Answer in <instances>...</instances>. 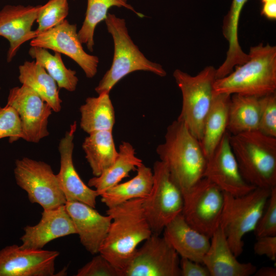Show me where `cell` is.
I'll use <instances>...</instances> for the list:
<instances>
[{
  "mask_svg": "<svg viewBox=\"0 0 276 276\" xmlns=\"http://www.w3.org/2000/svg\"><path fill=\"white\" fill-rule=\"evenodd\" d=\"M80 127L88 134L98 131H112L115 114L109 93L88 97L80 106Z\"/></svg>",
  "mask_w": 276,
  "mask_h": 276,
  "instance_id": "f1b7e54d",
  "label": "cell"
},
{
  "mask_svg": "<svg viewBox=\"0 0 276 276\" xmlns=\"http://www.w3.org/2000/svg\"><path fill=\"white\" fill-rule=\"evenodd\" d=\"M261 14L270 20L276 19V1L262 3Z\"/></svg>",
  "mask_w": 276,
  "mask_h": 276,
  "instance_id": "f35d334b",
  "label": "cell"
},
{
  "mask_svg": "<svg viewBox=\"0 0 276 276\" xmlns=\"http://www.w3.org/2000/svg\"><path fill=\"white\" fill-rule=\"evenodd\" d=\"M7 104L19 115L22 139L37 143L49 135L48 120L53 110L33 89L24 84L11 88Z\"/></svg>",
  "mask_w": 276,
  "mask_h": 276,
  "instance_id": "7c38bea8",
  "label": "cell"
},
{
  "mask_svg": "<svg viewBox=\"0 0 276 276\" xmlns=\"http://www.w3.org/2000/svg\"><path fill=\"white\" fill-rule=\"evenodd\" d=\"M210 239V247L202 259L210 276H249L255 273L256 266L237 260L220 226Z\"/></svg>",
  "mask_w": 276,
  "mask_h": 276,
  "instance_id": "ffe728a7",
  "label": "cell"
},
{
  "mask_svg": "<svg viewBox=\"0 0 276 276\" xmlns=\"http://www.w3.org/2000/svg\"><path fill=\"white\" fill-rule=\"evenodd\" d=\"M29 54L45 70L55 81L58 87L69 91L76 90L78 82L76 72L65 66L61 53L55 52L53 55L46 49L31 46Z\"/></svg>",
  "mask_w": 276,
  "mask_h": 276,
  "instance_id": "4dcf8cb0",
  "label": "cell"
},
{
  "mask_svg": "<svg viewBox=\"0 0 276 276\" xmlns=\"http://www.w3.org/2000/svg\"><path fill=\"white\" fill-rule=\"evenodd\" d=\"M114 6L124 7L140 17L144 16L128 4L127 0H87L85 18L81 29L78 32V36L81 43L85 44L89 51L93 52L94 50V36L96 26L105 19L108 10Z\"/></svg>",
  "mask_w": 276,
  "mask_h": 276,
  "instance_id": "f546056e",
  "label": "cell"
},
{
  "mask_svg": "<svg viewBox=\"0 0 276 276\" xmlns=\"http://www.w3.org/2000/svg\"><path fill=\"white\" fill-rule=\"evenodd\" d=\"M248 1L233 0L229 10L224 17L222 32L228 42V48L224 61L216 70V79L225 77L234 70L235 66L243 64L248 59V55L242 50L238 38L240 15Z\"/></svg>",
  "mask_w": 276,
  "mask_h": 276,
  "instance_id": "7402d4cb",
  "label": "cell"
},
{
  "mask_svg": "<svg viewBox=\"0 0 276 276\" xmlns=\"http://www.w3.org/2000/svg\"><path fill=\"white\" fill-rule=\"evenodd\" d=\"M156 151L182 193L203 177L207 159L200 141L177 119L167 127Z\"/></svg>",
  "mask_w": 276,
  "mask_h": 276,
  "instance_id": "7a4b0ae2",
  "label": "cell"
},
{
  "mask_svg": "<svg viewBox=\"0 0 276 276\" xmlns=\"http://www.w3.org/2000/svg\"><path fill=\"white\" fill-rule=\"evenodd\" d=\"M229 142L248 183L256 188L276 187V138L256 130L230 134Z\"/></svg>",
  "mask_w": 276,
  "mask_h": 276,
  "instance_id": "277c9868",
  "label": "cell"
},
{
  "mask_svg": "<svg viewBox=\"0 0 276 276\" xmlns=\"http://www.w3.org/2000/svg\"><path fill=\"white\" fill-rule=\"evenodd\" d=\"M65 206L82 245L91 254H99L111 222V216L102 215L95 208L77 201H67Z\"/></svg>",
  "mask_w": 276,
  "mask_h": 276,
  "instance_id": "e0dca14e",
  "label": "cell"
},
{
  "mask_svg": "<svg viewBox=\"0 0 276 276\" xmlns=\"http://www.w3.org/2000/svg\"><path fill=\"white\" fill-rule=\"evenodd\" d=\"M59 252L22 248L16 244L0 250V276H52Z\"/></svg>",
  "mask_w": 276,
  "mask_h": 276,
  "instance_id": "9a60e30c",
  "label": "cell"
},
{
  "mask_svg": "<svg viewBox=\"0 0 276 276\" xmlns=\"http://www.w3.org/2000/svg\"><path fill=\"white\" fill-rule=\"evenodd\" d=\"M104 20L113 39L114 54L111 67L95 88L98 95L109 93L120 80L137 71L150 72L162 77L166 76L163 66L149 60L134 43L124 19L108 13Z\"/></svg>",
  "mask_w": 276,
  "mask_h": 276,
  "instance_id": "5b68a950",
  "label": "cell"
},
{
  "mask_svg": "<svg viewBox=\"0 0 276 276\" xmlns=\"http://www.w3.org/2000/svg\"><path fill=\"white\" fill-rule=\"evenodd\" d=\"M224 193V205L219 226L234 255L243 251V237L254 231L264 210L271 189L256 188L242 196Z\"/></svg>",
  "mask_w": 276,
  "mask_h": 276,
  "instance_id": "8992f818",
  "label": "cell"
},
{
  "mask_svg": "<svg viewBox=\"0 0 276 276\" xmlns=\"http://www.w3.org/2000/svg\"><path fill=\"white\" fill-rule=\"evenodd\" d=\"M143 163L135 155V149L129 142H123L119 146L118 156L114 163L99 176H94L88 181L89 187H94L99 194L118 184L129 173L136 170Z\"/></svg>",
  "mask_w": 276,
  "mask_h": 276,
  "instance_id": "d4e9b609",
  "label": "cell"
},
{
  "mask_svg": "<svg viewBox=\"0 0 276 276\" xmlns=\"http://www.w3.org/2000/svg\"><path fill=\"white\" fill-rule=\"evenodd\" d=\"M41 5H6L0 10V36L9 42L7 60L10 62L25 42L37 34L32 27L36 21Z\"/></svg>",
  "mask_w": 276,
  "mask_h": 276,
  "instance_id": "ac0fdd59",
  "label": "cell"
},
{
  "mask_svg": "<svg viewBox=\"0 0 276 276\" xmlns=\"http://www.w3.org/2000/svg\"><path fill=\"white\" fill-rule=\"evenodd\" d=\"M261 1L262 3H264L266 2H271L273 1H276V0H261Z\"/></svg>",
  "mask_w": 276,
  "mask_h": 276,
  "instance_id": "60d3db41",
  "label": "cell"
},
{
  "mask_svg": "<svg viewBox=\"0 0 276 276\" xmlns=\"http://www.w3.org/2000/svg\"><path fill=\"white\" fill-rule=\"evenodd\" d=\"M255 276H275V268L269 266L262 267L256 270L254 274Z\"/></svg>",
  "mask_w": 276,
  "mask_h": 276,
  "instance_id": "ab89813d",
  "label": "cell"
},
{
  "mask_svg": "<svg viewBox=\"0 0 276 276\" xmlns=\"http://www.w3.org/2000/svg\"><path fill=\"white\" fill-rule=\"evenodd\" d=\"M136 170V175L130 180L119 183L100 194L101 201L108 208L131 199L145 198L149 195L153 185V171L143 163Z\"/></svg>",
  "mask_w": 276,
  "mask_h": 276,
  "instance_id": "cb8c5ba5",
  "label": "cell"
},
{
  "mask_svg": "<svg viewBox=\"0 0 276 276\" xmlns=\"http://www.w3.org/2000/svg\"><path fill=\"white\" fill-rule=\"evenodd\" d=\"M259 117L260 97L231 95L227 126L230 134L258 130Z\"/></svg>",
  "mask_w": 276,
  "mask_h": 276,
  "instance_id": "83f0119b",
  "label": "cell"
},
{
  "mask_svg": "<svg viewBox=\"0 0 276 276\" xmlns=\"http://www.w3.org/2000/svg\"><path fill=\"white\" fill-rule=\"evenodd\" d=\"M229 135L226 131L207 159L203 177L215 184L224 193L236 196H242L256 188L248 183L242 177L231 146Z\"/></svg>",
  "mask_w": 276,
  "mask_h": 276,
  "instance_id": "5bb4252c",
  "label": "cell"
},
{
  "mask_svg": "<svg viewBox=\"0 0 276 276\" xmlns=\"http://www.w3.org/2000/svg\"><path fill=\"white\" fill-rule=\"evenodd\" d=\"M19 82L33 89L54 112L61 109L58 85L45 70L35 61H26L19 66Z\"/></svg>",
  "mask_w": 276,
  "mask_h": 276,
  "instance_id": "484cf974",
  "label": "cell"
},
{
  "mask_svg": "<svg viewBox=\"0 0 276 276\" xmlns=\"http://www.w3.org/2000/svg\"><path fill=\"white\" fill-rule=\"evenodd\" d=\"M248 60L215 80V94L261 97L276 92V47L269 44L250 48Z\"/></svg>",
  "mask_w": 276,
  "mask_h": 276,
  "instance_id": "3957f363",
  "label": "cell"
},
{
  "mask_svg": "<svg viewBox=\"0 0 276 276\" xmlns=\"http://www.w3.org/2000/svg\"><path fill=\"white\" fill-rule=\"evenodd\" d=\"M76 275L121 276V274L105 257L99 254L79 269Z\"/></svg>",
  "mask_w": 276,
  "mask_h": 276,
  "instance_id": "d590c367",
  "label": "cell"
},
{
  "mask_svg": "<svg viewBox=\"0 0 276 276\" xmlns=\"http://www.w3.org/2000/svg\"><path fill=\"white\" fill-rule=\"evenodd\" d=\"M124 276H181L179 255L164 236L152 233L137 249Z\"/></svg>",
  "mask_w": 276,
  "mask_h": 276,
  "instance_id": "8fae6325",
  "label": "cell"
},
{
  "mask_svg": "<svg viewBox=\"0 0 276 276\" xmlns=\"http://www.w3.org/2000/svg\"><path fill=\"white\" fill-rule=\"evenodd\" d=\"M68 10V0H49L41 5L36 20L37 35L63 21Z\"/></svg>",
  "mask_w": 276,
  "mask_h": 276,
  "instance_id": "1f68e13d",
  "label": "cell"
},
{
  "mask_svg": "<svg viewBox=\"0 0 276 276\" xmlns=\"http://www.w3.org/2000/svg\"><path fill=\"white\" fill-rule=\"evenodd\" d=\"M5 137H8L11 143L22 137L19 115L7 104L0 106V139Z\"/></svg>",
  "mask_w": 276,
  "mask_h": 276,
  "instance_id": "836d02e7",
  "label": "cell"
},
{
  "mask_svg": "<svg viewBox=\"0 0 276 276\" xmlns=\"http://www.w3.org/2000/svg\"><path fill=\"white\" fill-rule=\"evenodd\" d=\"M144 199H131L106 211L112 220L99 253L119 271L121 276H124L131 263L137 246L152 234L144 213Z\"/></svg>",
  "mask_w": 276,
  "mask_h": 276,
  "instance_id": "6da1fadb",
  "label": "cell"
},
{
  "mask_svg": "<svg viewBox=\"0 0 276 276\" xmlns=\"http://www.w3.org/2000/svg\"><path fill=\"white\" fill-rule=\"evenodd\" d=\"M201 263L181 258L180 268L181 276H210L207 268Z\"/></svg>",
  "mask_w": 276,
  "mask_h": 276,
  "instance_id": "74e56055",
  "label": "cell"
},
{
  "mask_svg": "<svg viewBox=\"0 0 276 276\" xmlns=\"http://www.w3.org/2000/svg\"><path fill=\"white\" fill-rule=\"evenodd\" d=\"M30 44L69 57L80 66L87 78L94 77L97 73L99 58L84 51L78 36L77 25L71 24L66 19L38 34Z\"/></svg>",
  "mask_w": 276,
  "mask_h": 276,
  "instance_id": "4fadbf2b",
  "label": "cell"
},
{
  "mask_svg": "<svg viewBox=\"0 0 276 276\" xmlns=\"http://www.w3.org/2000/svg\"><path fill=\"white\" fill-rule=\"evenodd\" d=\"M258 131L276 138V92L260 97Z\"/></svg>",
  "mask_w": 276,
  "mask_h": 276,
  "instance_id": "d6a6232c",
  "label": "cell"
},
{
  "mask_svg": "<svg viewBox=\"0 0 276 276\" xmlns=\"http://www.w3.org/2000/svg\"><path fill=\"white\" fill-rule=\"evenodd\" d=\"M254 231L257 237L276 236V187L271 189L266 206Z\"/></svg>",
  "mask_w": 276,
  "mask_h": 276,
  "instance_id": "e575fe53",
  "label": "cell"
},
{
  "mask_svg": "<svg viewBox=\"0 0 276 276\" xmlns=\"http://www.w3.org/2000/svg\"><path fill=\"white\" fill-rule=\"evenodd\" d=\"M14 173L17 185L27 193L31 203L39 204L43 210L65 204L56 175L46 163L23 157L16 160Z\"/></svg>",
  "mask_w": 276,
  "mask_h": 276,
  "instance_id": "30bf717a",
  "label": "cell"
},
{
  "mask_svg": "<svg viewBox=\"0 0 276 276\" xmlns=\"http://www.w3.org/2000/svg\"><path fill=\"white\" fill-rule=\"evenodd\" d=\"M153 175L152 189L144 198L143 206L152 233L160 235L167 224L181 213L183 195L163 162L154 163Z\"/></svg>",
  "mask_w": 276,
  "mask_h": 276,
  "instance_id": "ba28073f",
  "label": "cell"
},
{
  "mask_svg": "<svg viewBox=\"0 0 276 276\" xmlns=\"http://www.w3.org/2000/svg\"><path fill=\"white\" fill-rule=\"evenodd\" d=\"M76 129L77 122L75 121L59 142L60 167L56 176L66 201H77L95 208L96 199L100 194L82 181L73 163L74 139Z\"/></svg>",
  "mask_w": 276,
  "mask_h": 276,
  "instance_id": "2e32d148",
  "label": "cell"
},
{
  "mask_svg": "<svg viewBox=\"0 0 276 276\" xmlns=\"http://www.w3.org/2000/svg\"><path fill=\"white\" fill-rule=\"evenodd\" d=\"M231 95L214 93L205 118L200 143L208 159L213 154L227 131L228 108Z\"/></svg>",
  "mask_w": 276,
  "mask_h": 276,
  "instance_id": "603a6c76",
  "label": "cell"
},
{
  "mask_svg": "<svg viewBox=\"0 0 276 276\" xmlns=\"http://www.w3.org/2000/svg\"><path fill=\"white\" fill-rule=\"evenodd\" d=\"M181 214L186 222L200 233L211 238L219 226L224 205V193L203 177L182 193Z\"/></svg>",
  "mask_w": 276,
  "mask_h": 276,
  "instance_id": "9c48e42d",
  "label": "cell"
},
{
  "mask_svg": "<svg viewBox=\"0 0 276 276\" xmlns=\"http://www.w3.org/2000/svg\"><path fill=\"white\" fill-rule=\"evenodd\" d=\"M24 230L20 246L35 249H42L54 239L76 234L65 204L55 209L43 210L40 221L35 225L26 226Z\"/></svg>",
  "mask_w": 276,
  "mask_h": 276,
  "instance_id": "d6986e66",
  "label": "cell"
},
{
  "mask_svg": "<svg viewBox=\"0 0 276 276\" xmlns=\"http://www.w3.org/2000/svg\"><path fill=\"white\" fill-rule=\"evenodd\" d=\"M82 148L94 176H99L109 168L118 154L111 130L88 134L83 142Z\"/></svg>",
  "mask_w": 276,
  "mask_h": 276,
  "instance_id": "4316f807",
  "label": "cell"
},
{
  "mask_svg": "<svg viewBox=\"0 0 276 276\" xmlns=\"http://www.w3.org/2000/svg\"><path fill=\"white\" fill-rule=\"evenodd\" d=\"M163 231V236L179 256L202 264L211 238L190 226L181 213L168 223Z\"/></svg>",
  "mask_w": 276,
  "mask_h": 276,
  "instance_id": "44dd1931",
  "label": "cell"
},
{
  "mask_svg": "<svg viewBox=\"0 0 276 276\" xmlns=\"http://www.w3.org/2000/svg\"><path fill=\"white\" fill-rule=\"evenodd\" d=\"M216 70L213 66H208L196 75L191 76L177 69L173 75L182 98L181 110L177 120L183 123L199 141L205 118L214 95Z\"/></svg>",
  "mask_w": 276,
  "mask_h": 276,
  "instance_id": "52a82bcc",
  "label": "cell"
},
{
  "mask_svg": "<svg viewBox=\"0 0 276 276\" xmlns=\"http://www.w3.org/2000/svg\"><path fill=\"white\" fill-rule=\"evenodd\" d=\"M254 251L258 256H265L269 260H276V236L257 237L254 245Z\"/></svg>",
  "mask_w": 276,
  "mask_h": 276,
  "instance_id": "8d00e7d4",
  "label": "cell"
}]
</instances>
